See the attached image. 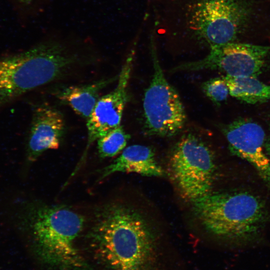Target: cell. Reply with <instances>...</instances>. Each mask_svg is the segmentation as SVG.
I'll use <instances>...</instances> for the list:
<instances>
[{"label":"cell","mask_w":270,"mask_h":270,"mask_svg":"<svg viewBox=\"0 0 270 270\" xmlns=\"http://www.w3.org/2000/svg\"><path fill=\"white\" fill-rule=\"evenodd\" d=\"M90 44L78 38L52 36L0 59V105L62 80L90 62L95 56Z\"/></svg>","instance_id":"1"},{"label":"cell","mask_w":270,"mask_h":270,"mask_svg":"<svg viewBox=\"0 0 270 270\" xmlns=\"http://www.w3.org/2000/svg\"><path fill=\"white\" fill-rule=\"evenodd\" d=\"M88 238L94 256L106 270H142L154 246L145 218L120 203L106 204L96 212Z\"/></svg>","instance_id":"2"},{"label":"cell","mask_w":270,"mask_h":270,"mask_svg":"<svg viewBox=\"0 0 270 270\" xmlns=\"http://www.w3.org/2000/svg\"><path fill=\"white\" fill-rule=\"evenodd\" d=\"M12 224L27 232L42 260L62 270H77L84 266L76 247L84 218L69 207L34 202L16 204Z\"/></svg>","instance_id":"3"},{"label":"cell","mask_w":270,"mask_h":270,"mask_svg":"<svg viewBox=\"0 0 270 270\" xmlns=\"http://www.w3.org/2000/svg\"><path fill=\"white\" fill-rule=\"evenodd\" d=\"M192 203L194 214L208 232L238 248L257 242L270 222L264 202L246 190L212 192Z\"/></svg>","instance_id":"4"},{"label":"cell","mask_w":270,"mask_h":270,"mask_svg":"<svg viewBox=\"0 0 270 270\" xmlns=\"http://www.w3.org/2000/svg\"><path fill=\"white\" fill-rule=\"evenodd\" d=\"M187 4L186 32L210 49L236 42L254 14V0H191Z\"/></svg>","instance_id":"5"},{"label":"cell","mask_w":270,"mask_h":270,"mask_svg":"<svg viewBox=\"0 0 270 270\" xmlns=\"http://www.w3.org/2000/svg\"><path fill=\"white\" fill-rule=\"evenodd\" d=\"M171 178L182 196L192 202L212 192L216 166L207 144L195 134L184 135L170 155Z\"/></svg>","instance_id":"6"},{"label":"cell","mask_w":270,"mask_h":270,"mask_svg":"<svg viewBox=\"0 0 270 270\" xmlns=\"http://www.w3.org/2000/svg\"><path fill=\"white\" fill-rule=\"evenodd\" d=\"M154 48L153 75L143 99L144 132L170 137L182 130L186 116L178 94L165 78Z\"/></svg>","instance_id":"7"},{"label":"cell","mask_w":270,"mask_h":270,"mask_svg":"<svg viewBox=\"0 0 270 270\" xmlns=\"http://www.w3.org/2000/svg\"><path fill=\"white\" fill-rule=\"evenodd\" d=\"M269 56L270 46L232 42L212 48L204 58L178 65L171 72L217 70L226 76L257 78Z\"/></svg>","instance_id":"8"},{"label":"cell","mask_w":270,"mask_h":270,"mask_svg":"<svg viewBox=\"0 0 270 270\" xmlns=\"http://www.w3.org/2000/svg\"><path fill=\"white\" fill-rule=\"evenodd\" d=\"M134 52H130L118 74V83L115 88L100 98L87 119L88 142L84 152L76 169L86 158L91 144L111 130L120 125L122 118L128 100V86L134 61Z\"/></svg>","instance_id":"9"},{"label":"cell","mask_w":270,"mask_h":270,"mask_svg":"<svg viewBox=\"0 0 270 270\" xmlns=\"http://www.w3.org/2000/svg\"><path fill=\"white\" fill-rule=\"evenodd\" d=\"M222 132L230 152L252 166L270 188V158L262 128L250 119L238 118L226 125Z\"/></svg>","instance_id":"10"},{"label":"cell","mask_w":270,"mask_h":270,"mask_svg":"<svg viewBox=\"0 0 270 270\" xmlns=\"http://www.w3.org/2000/svg\"><path fill=\"white\" fill-rule=\"evenodd\" d=\"M65 128L62 113L48 104L36 106L28 136L26 160L35 162L45 151L58 148Z\"/></svg>","instance_id":"11"},{"label":"cell","mask_w":270,"mask_h":270,"mask_svg":"<svg viewBox=\"0 0 270 270\" xmlns=\"http://www.w3.org/2000/svg\"><path fill=\"white\" fill-rule=\"evenodd\" d=\"M116 172H135L148 176H162L164 171L150 146L134 144L128 146L110 164L100 172V179Z\"/></svg>","instance_id":"12"},{"label":"cell","mask_w":270,"mask_h":270,"mask_svg":"<svg viewBox=\"0 0 270 270\" xmlns=\"http://www.w3.org/2000/svg\"><path fill=\"white\" fill-rule=\"evenodd\" d=\"M116 79V77L109 78L88 84L66 86L57 90L56 96L87 120L100 98L102 90Z\"/></svg>","instance_id":"13"},{"label":"cell","mask_w":270,"mask_h":270,"mask_svg":"<svg viewBox=\"0 0 270 270\" xmlns=\"http://www.w3.org/2000/svg\"><path fill=\"white\" fill-rule=\"evenodd\" d=\"M234 98L248 104H256L270 100V86L253 76L223 77Z\"/></svg>","instance_id":"14"},{"label":"cell","mask_w":270,"mask_h":270,"mask_svg":"<svg viewBox=\"0 0 270 270\" xmlns=\"http://www.w3.org/2000/svg\"><path fill=\"white\" fill-rule=\"evenodd\" d=\"M130 138L121 125L111 130L96 140L100 156L108 158L116 156L125 148Z\"/></svg>","instance_id":"15"},{"label":"cell","mask_w":270,"mask_h":270,"mask_svg":"<svg viewBox=\"0 0 270 270\" xmlns=\"http://www.w3.org/2000/svg\"><path fill=\"white\" fill-rule=\"evenodd\" d=\"M202 90L206 96L218 106L226 100L230 94L223 77L215 78L204 82L202 84Z\"/></svg>","instance_id":"16"},{"label":"cell","mask_w":270,"mask_h":270,"mask_svg":"<svg viewBox=\"0 0 270 270\" xmlns=\"http://www.w3.org/2000/svg\"><path fill=\"white\" fill-rule=\"evenodd\" d=\"M20 12L34 14L42 10L49 0H10Z\"/></svg>","instance_id":"17"},{"label":"cell","mask_w":270,"mask_h":270,"mask_svg":"<svg viewBox=\"0 0 270 270\" xmlns=\"http://www.w3.org/2000/svg\"><path fill=\"white\" fill-rule=\"evenodd\" d=\"M265 149L268 156L270 158V134L268 138L266 139L265 142Z\"/></svg>","instance_id":"18"}]
</instances>
